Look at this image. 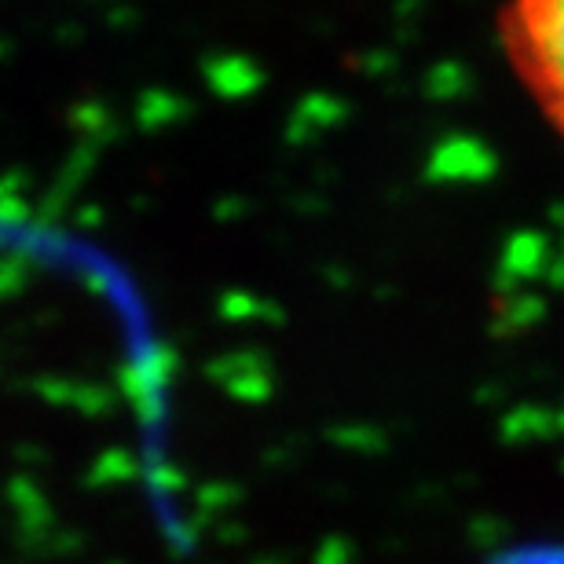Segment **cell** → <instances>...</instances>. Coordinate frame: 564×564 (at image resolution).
Wrapping results in <instances>:
<instances>
[{"label": "cell", "mask_w": 564, "mask_h": 564, "mask_svg": "<svg viewBox=\"0 0 564 564\" xmlns=\"http://www.w3.org/2000/svg\"><path fill=\"white\" fill-rule=\"evenodd\" d=\"M495 15L506 66L564 143V0H495Z\"/></svg>", "instance_id": "cell-1"}]
</instances>
